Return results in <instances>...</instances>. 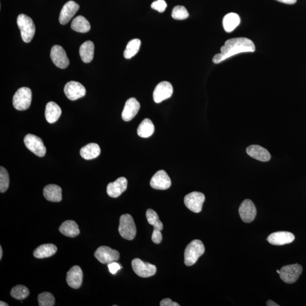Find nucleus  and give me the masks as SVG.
I'll return each mask as SVG.
<instances>
[{
  "label": "nucleus",
  "instance_id": "3",
  "mask_svg": "<svg viewBox=\"0 0 306 306\" xmlns=\"http://www.w3.org/2000/svg\"><path fill=\"white\" fill-rule=\"evenodd\" d=\"M18 27L21 31L22 39L25 43H30L35 33V26L33 21L30 17L21 14L18 16L17 21Z\"/></svg>",
  "mask_w": 306,
  "mask_h": 306
},
{
  "label": "nucleus",
  "instance_id": "45",
  "mask_svg": "<svg viewBox=\"0 0 306 306\" xmlns=\"http://www.w3.org/2000/svg\"><path fill=\"white\" fill-rule=\"evenodd\" d=\"M277 273H278V274H280V270H277Z\"/></svg>",
  "mask_w": 306,
  "mask_h": 306
},
{
  "label": "nucleus",
  "instance_id": "25",
  "mask_svg": "<svg viewBox=\"0 0 306 306\" xmlns=\"http://www.w3.org/2000/svg\"><path fill=\"white\" fill-rule=\"evenodd\" d=\"M57 251V247L53 244H45L36 248L33 255L36 258H44L53 256Z\"/></svg>",
  "mask_w": 306,
  "mask_h": 306
},
{
  "label": "nucleus",
  "instance_id": "26",
  "mask_svg": "<svg viewBox=\"0 0 306 306\" xmlns=\"http://www.w3.org/2000/svg\"><path fill=\"white\" fill-rule=\"evenodd\" d=\"M101 154L100 146L96 143L87 144L81 148L80 154L83 158L90 160L96 158Z\"/></svg>",
  "mask_w": 306,
  "mask_h": 306
},
{
  "label": "nucleus",
  "instance_id": "28",
  "mask_svg": "<svg viewBox=\"0 0 306 306\" xmlns=\"http://www.w3.org/2000/svg\"><path fill=\"white\" fill-rule=\"evenodd\" d=\"M240 23V17L237 14L230 13L227 14L223 19V27L226 32H231L238 26Z\"/></svg>",
  "mask_w": 306,
  "mask_h": 306
},
{
  "label": "nucleus",
  "instance_id": "5",
  "mask_svg": "<svg viewBox=\"0 0 306 306\" xmlns=\"http://www.w3.org/2000/svg\"><path fill=\"white\" fill-rule=\"evenodd\" d=\"M32 101V92L26 87L18 89L13 98V104L17 110L24 111L30 107Z\"/></svg>",
  "mask_w": 306,
  "mask_h": 306
},
{
  "label": "nucleus",
  "instance_id": "44",
  "mask_svg": "<svg viewBox=\"0 0 306 306\" xmlns=\"http://www.w3.org/2000/svg\"><path fill=\"white\" fill-rule=\"evenodd\" d=\"M2 247L0 246V260H1L2 257Z\"/></svg>",
  "mask_w": 306,
  "mask_h": 306
},
{
  "label": "nucleus",
  "instance_id": "31",
  "mask_svg": "<svg viewBox=\"0 0 306 306\" xmlns=\"http://www.w3.org/2000/svg\"><path fill=\"white\" fill-rule=\"evenodd\" d=\"M141 46V41L138 39H133L128 43L126 49L124 52V56L127 59L135 56L139 51Z\"/></svg>",
  "mask_w": 306,
  "mask_h": 306
},
{
  "label": "nucleus",
  "instance_id": "39",
  "mask_svg": "<svg viewBox=\"0 0 306 306\" xmlns=\"http://www.w3.org/2000/svg\"><path fill=\"white\" fill-rule=\"evenodd\" d=\"M108 268L109 269V271H110V273H112V275H115L116 273H117L118 271L122 267L119 263L114 261L112 262V263L108 264Z\"/></svg>",
  "mask_w": 306,
  "mask_h": 306
},
{
  "label": "nucleus",
  "instance_id": "6",
  "mask_svg": "<svg viewBox=\"0 0 306 306\" xmlns=\"http://www.w3.org/2000/svg\"><path fill=\"white\" fill-rule=\"evenodd\" d=\"M280 271V278L283 282L290 284L297 281L303 268L301 265L295 264L284 266Z\"/></svg>",
  "mask_w": 306,
  "mask_h": 306
},
{
  "label": "nucleus",
  "instance_id": "21",
  "mask_svg": "<svg viewBox=\"0 0 306 306\" xmlns=\"http://www.w3.org/2000/svg\"><path fill=\"white\" fill-rule=\"evenodd\" d=\"M246 152L251 157L262 162H267L271 158L270 153L267 149L259 145H251L246 149Z\"/></svg>",
  "mask_w": 306,
  "mask_h": 306
},
{
  "label": "nucleus",
  "instance_id": "36",
  "mask_svg": "<svg viewBox=\"0 0 306 306\" xmlns=\"http://www.w3.org/2000/svg\"><path fill=\"white\" fill-rule=\"evenodd\" d=\"M172 17L177 20H184L189 17V13L186 8L183 6H177L173 10Z\"/></svg>",
  "mask_w": 306,
  "mask_h": 306
},
{
  "label": "nucleus",
  "instance_id": "22",
  "mask_svg": "<svg viewBox=\"0 0 306 306\" xmlns=\"http://www.w3.org/2000/svg\"><path fill=\"white\" fill-rule=\"evenodd\" d=\"M43 195L49 202H60L62 200V189L59 185L49 184L43 189Z\"/></svg>",
  "mask_w": 306,
  "mask_h": 306
},
{
  "label": "nucleus",
  "instance_id": "10",
  "mask_svg": "<svg viewBox=\"0 0 306 306\" xmlns=\"http://www.w3.org/2000/svg\"><path fill=\"white\" fill-rule=\"evenodd\" d=\"M133 270L141 278H147L154 276L156 272L154 265L145 263L140 258H134L132 261Z\"/></svg>",
  "mask_w": 306,
  "mask_h": 306
},
{
  "label": "nucleus",
  "instance_id": "17",
  "mask_svg": "<svg viewBox=\"0 0 306 306\" xmlns=\"http://www.w3.org/2000/svg\"><path fill=\"white\" fill-rule=\"evenodd\" d=\"M140 108V104L136 98H130L128 100L122 112V117L124 121L129 122L137 114Z\"/></svg>",
  "mask_w": 306,
  "mask_h": 306
},
{
  "label": "nucleus",
  "instance_id": "30",
  "mask_svg": "<svg viewBox=\"0 0 306 306\" xmlns=\"http://www.w3.org/2000/svg\"><path fill=\"white\" fill-rule=\"evenodd\" d=\"M154 132V126L152 120L145 119L138 127V135L143 138L151 137Z\"/></svg>",
  "mask_w": 306,
  "mask_h": 306
},
{
  "label": "nucleus",
  "instance_id": "24",
  "mask_svg": "<svg viewBox=\"0 0 306 306\" xmlns=\"http://www.w3.org/2000/svg\"><path fill=\"white\" fill-rule=\"evenodd\" d=\"M59 231L62 234L71 238L76 237L80 233L78 225L72 220L64 222L59 228Z\"/></svg>",
  "mask_w": 306,
  "mask_h": 306
},
{
  "label": "nucleus",
  "instance_id": "42",
  "mask_svg": "<svg viewBox=\"0 0 306 306\" xmlns=\"http://www.w3.org/2000/svg\"><path fill=\"white\" fill-rule=\"evenodd\" d=\"M267 306H279L278 304L275 303V302H273L272 300H269L267 302Z\"/></svg>",
  "mask_w": 306,
  "mask_h": 306
},
{
  "label": "nucleus",
  "instance_id": "14",
  "mask_svg": "<svg viewBox=\"0 0 306 306\" xmlns=\"http://www.w3.org/2000/svg\"><path fill=\"white\" fill-rule=\"evenodd\" d=\"M51 58L53 63L58 68L65 69L69 65V60L66 52L63 47L55 45L52 47L51 51Z\"/></svg>",
  "mask_w": 306,
  "mask_h": 306
},
{
  "label": "nucleus",
  "instance_id": "12",
  "mask_svg": "<svg viewBox=\"0 0 306 306\" xmlns=\"http://www.w3.org/2000/svg\"><path fill=\"white\" fill-rule=\"evenodd\" d=\"M64 93L69 100L76 101L84 97L86 90L85 87L81 83L70 81L65 85Z\"/></svg>",
  "mask_w": 306,
  "mask_h": 306
},
{
  "label": "nucleus",
  "instance_id": "4",
  "mask_svg": "<svg viewBox=\"0 0 306 306\" xmlns=\"http://www.w3.org/2000/svg\"><path fill=\"white\" fill-rule=\"evenodd\" d=\"M119 232L124 239L132 240L136 235V227L133 218L130 214H123L120 218Z\"/></svg>",
  "mask_w": 306,
  "mask_h": 306
},
{
  "label": "nucleus",
  "instance_id": "16",
  "mask_svg": "<svg viewBox=\"0 0 306 306\" xmlns=\"http://www.w3.org/2000/svg\"><path fill=\"white\" fill-rule=\"evenodd\" d=\"M295 236L292 233L287 231H278L269 235L267 240L271 245L282 246L292 243Z\"/></svg>",
  "mask_w": 306,
  "mask_h": 306
},
{
  "label": "nucleus",
  "instance_id": "20",
  "mask_svg": "<svg viewBox=\"0 0 306 306\" xmlns=\"http://www.w3.org/2000/svg\"><path fill=\"white\" fill-rule=\"evenodd\" d=\"M128 181L125 177H120L113 183H109L107 187V193L112 198H117L126 191Z\"/></svg>",
  "mask_w": 306,
  "mask_h": 306
},
{
  "label": "nucleus",
  "instance_id": "1",
  "mask_svg": "<svg viewBox=\"0 0 306 306\" xmlns=\"http://www.w3.org/2000/svg\"><path fill=\"white\" fill-rule=\"evenodd\" d=\"M255 46L251 40L246 38H236L228 40L221 48V53L213 58L214 64H219L229 57L244 52H254Z\"/></svg>",
  "mask_w": 306,
  "mask_h": 306
},
{
  "label": "nucleus",
  "instance_id": "7",
  "mask_svg": "<svg viewBox=\"0 0 306 306\" xmlns=\"http://www.w3.org/2000/svg\"><path fill=\"white\" fill-rule=\"evenodd\" d=\"M24 143L26 147L39 157L46 155V148L41 138L32 134H28L25 137Z\"/></svg>",
  "mask_w": 306,
  "mask_h": 306
},
{
  "label": "nucleus",
  "instance_id": "29",
  "mask_svg": "<svg viewBox=\"0 0 306 306\" xmlns=\"http://www.w3.org/2000/svg\"><path fill=\"white\" fill-rule=\"evenodd\" d=\"M71 28L75 31L86 33L90 31L91 26L89 21L84 17L79 16L72 21Z\"/></svg>",
  "mask_w": 306,
  "mask_h": 306
},
{
  "label": "nucleus",
  "instance_id": "41",
  "mask_svg": "<svg viewBox=\"0 0 306 306\" xmlns=\"http://www.w3.org/2000/svg\"><path fill=\"white\" fill-rule=\"evenodd\" d=\"M276 1L289 5L294 4L297 2V0H276Z\"/></svg>",
  "mask_w": 306,
  "mask_h": 306
},
{
  "label": "nucleus",
  "instance_id": "38",
  "mask_svg": "<svg viewBox=\"0 0 306 306\" xmlns=\"http://www.w3.org/2000/svg\"><path fill=\"white\" fill-rule=\"evenodd\" d=\"M152 240L155 244L161 243L162 240V235L161 231L153 230Z\"/></svg>",
  "mask_w": 306,
  "mask_h": 306
},
{
  "label": "nucleus",
  "instance_id": "43",
  "mask_svg": "<svg viewBox=\"0 0 306 306\" xmlns=\"http://www.w3.org/2000/svg\"><path fill=\"white\" fill-rule=\"evenodd\" d=\"M0 306H8L9 305L7 303H6V302H3L2 301H1V302H0Z\"/></svg>",
  "mask_w": 306,
  "mask_h": 306
},
{
  "label": "nucleus",
  "instance_id": "40",
  "mask_svg": "<svg viewBox=\"0 0 306 306\" xmlns=\"http://www.w3.org/2000/svg\"><path fill=\"white\" fill-rule=\"evenodd\" d=\"M160 306H179L176 302H173L172 300H170L169 298H165L160 303Z\"/></svg>",
  "mask_w": 306,
  "mask_h": 306
},
{
  "label": "nucleus",
  "instance_id": "2",
  "mask_svg": "<svg viewBox=\"0 0 306 306\" xmlns=\"http://www.w3.org/2000/svg\"><path fill=\"white\" fill-rule=\"evenodd\" d=\"M205 252V247L201 240L196 239L188 244L184 251V263L188 267L194 265Z\"/></svg>",
  "mask_w": 306,
  "mask_h": 306
},
{
  "label": "nucleus",
  "instance_id": "9",
  "mask_svg": "<svg viewBox=\"0 0 306 306\" xmlns=\"http://www.w3.org/2000/svg\"><path fill=\"white\" fill-rule=\"evenodd\" d=\"M94 256L102 264H105L119 260L120 254L118 251L107 246H101L94 253Z\"/></svg>",
  "mask_w": 306,
  "mask_h": 306
},
{
  "label": "nucleus",
  "instance_id": "37",
  "mask_svg": "<svg viewBox=\"0 0 306 306\" xmlns=\"http://www.w3.org/2000/svg\"><path fill=\"white\" fill-rule=\"evenodd\" d=\"M151 7L159 13H163L167 8V3L165 0H156L152 3Z\"/></svg>",
  "mask_w": 306,
  "mask_h": 306
},
{
  "label": "nucleus",
  "instance_id": "34",
  "mask_svg": "<svg viewBox=\"0 0 306 306\" xmlns=\"http://www.w3.org/2000/svg\"><path fill=\"white\" fill-rule=\"evenodd\" d=\"M10 179L8 171L1 166L0 167V192L4 193L9 186Z\"/></svg>",
  "mask_w": 306,
  "mask_h": 306
},
{
  "label": "nucleus",
  "instance_id": "18",
  "mask_svg": "<svg viewBox=\"0 0 306 306\" xmlns=\"http://www.w3.org/2000/svg\"><path fill=\"white\" fill-rule=\"evenodd\" d=\"M79 6L74 1L67 2L62 8L59 17V22L61 25H66L71 21L77 12Z\"/></svg>",
  "mask_w": 306,
  "mask_h": 306
},
{
  "label": "nucleus",
  "instance_id": "33",
  "mask_svg": "<svg viewBox=\"0 0 306 306\" xmlns=\"http://www.w3.org/2000/svg\"><path fill=\"white\" fill-rule=\"evenodd\" d=\"M30 291L27 287L22 285L14 286L11 290L10 295L12 297L17 300H23L28 296Z\"/></svg>",
  "mask_w": 306,
  "mask_h": 306
},
{
  "label": "nucleus",
  "instance_id": "8",
  "mask_svg": "<svg viewBox=\"0 0 306 306\" xmlns=\"http://www.w3.org/2000/svg\"><path fill=\"white\" fill-rule=\"evenodd\" d=\"M205 197L201 192H193L185 196L184 202L187 208L192 212H201Z\"/></svg>",
  "mask_w": 306,
  "mask_h": 306
},
{
  "label": "nucleus",
  "instance_id": "23",
  "mask_svg": "<svg viewBox=\"0 0 306 306\" xmlns=\"http://www.w3.org/2000/svg\"><path fill=\"white\" fill-rule=\"evenodd\" d=\"M61 115V110L59 105L53 102H49L46 105L45 117L47 121L52 124L57 121Z\"/></svg>",
  "mask_w": 306,
  "mask_h": 306
},
{
  "label": "nucleus",
  "instance_id": "27",
  "mask_svg": "<svg viewBox=\"0 0 306 306\" xmlns=\"http://www.w3.org/2000/svg\"><path fill=\"white\" fill-rule=\"evenodd\" d=\"M94 45L92 41L83 43L79 48V54L82 60L85 63H89L94 58Z\"/></svg>",
  "mask_w": 306,
  "mask_h": 306
},
{
  "label": "nucleus",
  "instance_id": "15",
  "mask_svg": "<svg viewBox=\"0 0 306 306\" xmlns=\"http://www.w3.org/2000/svg\"><path fill=\"white\" fill-rule=\"evenodd\" d=\"M150 184L155 189L166 190L171 187V180L166 171L159 170L152 177Z\"/></svg>",
  "mask_w": 306,
  "mask_h": 306
},
{
  "label": "nucleus",
  "instance_id": "32",
  "mask_svg": "<svg viewBox=\"0 0 306 306\" xmlns=\"http://www.w3.org/2000/svg\"><path fill=\"white\" fill-rule=\"evenodd\" d=\"M148 223L154 227L155 230L162 231L163 228L162 222L159 220L157 213L154 210L149 209L146 213Z\"/></svg>",
  "mask_w": 306,
  "mask_h": 306
},
{
  "label": "nucleus",
  "instance_id": "35",
  "mask_svg": "<svg viewBox=\"0 0 306 306\" xmlns=\"http://www.w3.org/2000/svg\"><path fill=\"white\" fill-rule=\"evenodd\" d=\"M38 300L40 306H53L55 305V298L49 292L40 294Z\"/></svg>",
  "mask_w": 306,
  "mask_h": 306
},
{
  "label": "nucleus",
  "instance_id": "19",
  "mask_svg": "<svg viewBox=\"0 0 306 306\" xmlns=\"http://www.w3.org/2000/svg\"><path fill=\"white\" fill-rule=\"evenodd\" d=\"M83 272L79 266L75 265L67 273L68 285L73 289H77L81 287L83 280Z\"/></svg>",
  "mask_w": 306,
  "mask_h": 306
},
{
  "label": "nucleus",
  "instance_id": "11",
  "mask_svg": "<svg viewBox=\"0 0 306 306\" xmlns=\"http://www.w3.org/2000/svg\"><path fill=\"white\" fill-rule=\"evenodd\" d=\"M173 87L169 82L163 81L156 85L153 92V100L156 103L169 99L172 96Z\"/></svg>",
  "mask_w": 306,
  "mask_h": 306
},
{
  "label": "nucleus",
  "instance_id": "13",
  "mask_svg": "<svg viewBox=\"0 0 306 306\" xmlns=\"http://www.w3.org/2000/svg\"><path fill=\"white\" fill-rule=\"evenodd\" d=\"M239 213L244 222L251 223L255 220L256 216V206L251 200H245L239 207Z\"/></svg>",
  "mask_w": 306,
  "mask_h": 306
}]
</instances>
